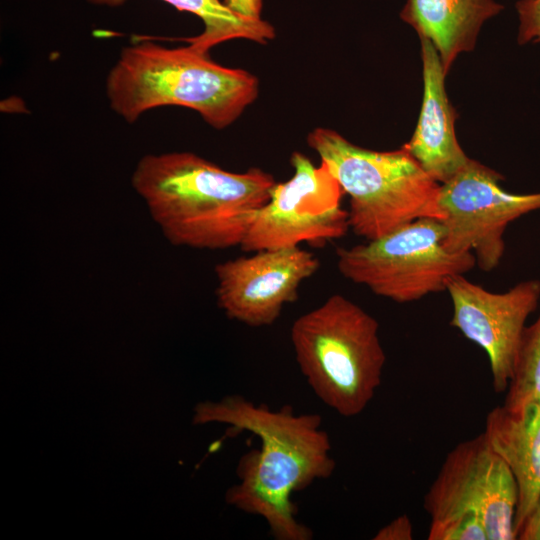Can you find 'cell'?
<instances>
[{
  "label": "cell",
  "instance_id": "cell-1",
  "mask_svg": "<svg viewBox=\"0 0 540 540\" xmlns=\"http://www.w3.org/2000/svg\"><path fill=\"white\" fill-rule=\"evenodd\" d=\"M194 412V424H228L260 439V448L240 458L239 482L227 490L226 502L262 517L277 540L312 539L311 529L297 520L291 496L315 480L329 478L335 470L320 415L296 414L289 406L272 410L239 395L201 402Z\"/></svg>",
  "mask_w": 540,
  "mask_h": 540
},
{
  "label": "cell",
  "instance_id": "cell-2",
  "mask_svg": "<svg viewBox=\"0 0 540 540\" xmlns=\"http://www.w3.org/2000/svg\"><path fill=\"white\" fill-rule=\"evenodd\" d=\"M275 183L259 168L231 172L191 152L145 155L131 177L169 243L207 250L240 247Z\"/></svg>",
  "mask_w": 540,
  "mask_h": 540
},
{
  "label": "cell",
  "instance_id": "cell-3",
  "mask_svg": "<svg viewBox=\"0 0 540 540\" xmlns=\"http://www.w3.org/2000/svg\"><path fill=\"white\" fill-rule=\"evenodd\" d=\"M258 87L251 73L219 65L188 45L150 41L125 47L105 83L110 108L128 123L174 105L198 112L216 129L231 125L256 99Z\"/></svg>",
  "mask_w": 540,
  "mask_h": 540
},
{
  "label": "cell",
  "instance_id": "cell-4",
  "mask_svg": "<svg viewBox=\"0 0 540 540\" xmlns=\"http://www.w3.org/2000/svg\"><path fill=\"white\" fill-rule=\"evenodd\" d=\"M377 320L333 294L292 324L296 362L318 398L343 417L362 413L381 384L386 355Z\"/></svg>",
  "mask_w": 540,
  "mask_h": 540
},
{
  "label": "cell",
  "instance_id": "cell-5",
  "mask_svg": "<svg viewBox=\"0 0 540 540\" xmlns=\"http://www.w3.org/2000/svg\"><path fill=\"white\" fill-rule=\"evenodd\" d=\"M307 144L349 195L348 223L354 234L368 241L421 218L443 220L440 184L403 146L370 150L323 127L309 132Z\"/></svg>",
  "mask_w": 540,
  "mask_h": 540
},
{
  "label": "cell",
  "instance_id": "cell-6",
  "mask_svg": "<svg viewBox=\"0 0 540 540\" xmlns=\"http://www.w3.org/2000/svg\"><path fill=\"white\" fill-rule=\"evenodd\" d=\"M516 481L484 433L456 445L424 497L429 540H515Z\"/></svg>",
  "mask_w": 540,
  "mask_h": 540
},
{
  "label": "cell",
  "instance_id": "cell-7",
  "mask_svg": "<svg viewBox=\"0 0 540 540\" xmlns=\"http://www.w3.org/2000/svg\"><path fill=\"white\" fill-rule=\"evenodd\" d=\"M441 220L421 218L388 234L337 250V268L353 283L396 303L446 291L448 280L476 265L472 252H450Z\"/></svg>",
  "mask_w": 540,
  "mask_h": 540
},
{
  "label": "cell",
  "instance_id": "cell-8",
  "mask_svg": "<svg viewBox=\"0 0 540 540\" xmlns=\"http://www.w3.org/2000/svg\"><path fill=\"white\" fill-rule=\"evenodd\" d=\"M293 176L275 183L269 200L251 218L240 248L244 252L297 247L340 239L349 228L344 194L329 168L316 167L303 153L291 156Z\"/></svg>",
  "mask_w": 540,
  "mask_h": 540
},
{
  "label": "cell",
  "instance_id": "cell-9",
  "mask_svg": "<svg viewBox=\"0 0 540 540\" xmlns=\"http://www.w3.org/2000/svg\"><path fill=\"white\" fill-rule=\"evenodd\" d=\"M503 179L497 171L470 158L453 178L440 184L443 244L450 252H472L484 272L501 262L507 226L540 210V192L509 193L500 186Z\"/></svg>",
  "mask_w": 540,
  "mask_h": 540
},
{
  "label": "cell",
  "instance_id": "cell-10",
  "mask_svg": "<svg viewBox=\"0 0 540 540\" xmlns=\"http://www.w3.org/2000/svg\"><path fill=\"white\" fill-rule=\"evenodd\" d=\"M446 291L453 306L450 325L485 351L494 391H506L527 318L540 300V281L525 280L495 293L457 275L448 280Z\"/></svg>",
  "mask_w": 540,
  "mask_h": 540
},
{
  "label": "cell",
  "instance_id": "cell-11",
  "mask_svg": "<svg viewBox=\"0 0 540 540\" xmlns=\"http://www.w3.org/2000/svg\"><path fill=\"white\" fill-rule=\"evenodd\" d=\"M251 253L215 266L217 303L229 319L250 327L270 326L286 304L296 301L299 287L320 262L299 246Z\"/></svg>",
  "mask_w": 540,
  "mask_h": 540
},
{
  "label": "cell",
  "instance_id": "cell-12",
  "mask_svg": "<svg viewBox=\"0 0 540 540\" xmlns=\"http://www.w3.org/2000/svg\"><path fill=\"white\" fill-rule=\"evenodd\" d=\"M420 40L423 99L415 131L403 147L430 177L443 184L453 178L470 158L456 137L457 116L445 90L447 75L440 56L429 40Z\"/></svg>",
  "mask_w": 540,
  "mask_h": 540
},
{
  "label": "cell",
  "instance_id": "cell-13",
  "mask_svg": "<svg viewBox=\"0 0 540 540\" xmlns=\"http://www.w3.org/2000/svg\"><path fill=\"white\" fill-rule=\"evenodd\" d=\"M483 433L517 484L515 532L540 495V402L517 411L503 405L493 408Z\"/></svg>",
  "mask_w": 540,
  "mask_h": 540
},
{
  "label": "cell",
  "instance_id": "cell-14",
  "mask_svg": "<svg viewBox=\"0 0 540 540\" xmlns=\"http://www.w3.org/2000/svg\"><path fill=\"white\" fill-rule=\"evenodd\" d=\"M502 10L496 0H406L400 18L434 45L447 75L460 53L474 49L483 24Z\"/></svg>",
  "mask_w": 540,
  "mask_h": 540
},
{
  "label": "cell",
  "instance_id": "cell-15",
  "mask_svg": "<svg viewBox=\"0 0 540 540\" xmlns=\"http://www.w3.org/2000/svg\"><path fill=\"white\" fill-rule=\"evenodd\" d=\"M92 5L119 7L127 0H86ZM180 12L197 16L203 23V31L184 38L189 47L208 54L214 46L232 39H247L265 44L275 37L274 27L267 21L237 15L221 0H161Z\"/></svg>",
  "mask_w": 540,
  "mask_h": 540
},
{
  "label": "cell",
  "instance_id": "cell-16",
  "mask_svg": "<svg viewBox=\"0 0 540 540\" xmlns=\"http://www.w3.org/2000/svg\"><path fill=\"white\" fill-rule=\"evenodd\" d=\"M540 402V314L523 330L503 406L511 411Z\"/></svg>",
  "mask_w": 540,
  "mask_h": 540
},
{
  "label": "cell",
  "instance_id": "cell-17",
  "mask_svg": "<svg viewBox=\"0 0 540 540\" xmlns=\"http://www.w3.org/2000/svg\"><path fill=\"white\" fill-rule=\"evenodd\" d=\"M515 9L519 23L518 44L540 43V0H518Z\"/></svg>",
  "mask_w": 540,
  "mask_h": 540
},
{
  "label": "cell",
  "instance_id": "cell-18",
  "mask_svg": "<svg viewBox=\"0 0 540 540\" xmlns=\"http://www.w3.org/2000/svg\"><path fill=\"white\" fill-rule=\"evenodd\" d=\"M412 538V524L405 514L382 527L373 537L375 540H411Z\"/></svg>",
  "mask_w": 540,
  "mask_h": 540
},
{
  "label": "cell",
  "instance_id": "cell-19",
  "mask_svg": "<svg viewBox=\"0 0 540 540\" xmlns=\"http://www.w3.org/2000/svg\"><path fill=\"white\" fill-rule=\"evenodd\" d=\"M518 540H540V495L515 531Z\"/></svg>",
  "mask_w": 540,
  "mask_h": 540
},
{
  "label": "cell",
  "instance_id": "cell-20",
  "mask_svg": "<svg viewBox=\"0 0 540 540\" xmlns=\"http://www.w3.org/2000/svg\"><path fill=\"white\" fill-rule=\"evenodd\" d=\"M223 3L239 16L260 19L262 13V0H222Z\"/></svg>",
  "mask_w": 540,
  "mask_h": 540
}]
</instances>
